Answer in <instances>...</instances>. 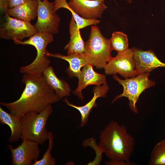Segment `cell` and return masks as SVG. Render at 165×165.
I'll list each match as a JSON object with an SVG mask.
<instances>
[{
	"label": "cell",
	"instance_id": "cell-1",
	"mask_svg": "<svg viewBox=\"0 0 165 165\" xmlns=\"http://www.w3.org/2000/svg\"><path fill=\"white\" fill-rule=\"evenodd\" d=\"M22 81L25 87L18 99L11 102H0L10 113L20 117L28 112L39 113L59 100L42 74H24Z\"/></svg>",
	"mask_w": 165,
	"mask_h": 165
},
{
	"label": "cell",
	"instance_id": "cell-2",
	"mask_svg": "<svg viewBox=\"0 0 165 165\" xmlns=\"http://www.w3.org/2000/svg\"><path fill=\"white\" fill-rule=\"evenodd\" d=\"M99 146L110 160L130 161L135 145L126 126L111 120L101 131Z\"/></svg>",
	"mask_w": 165,
	"mask_h": 165
},
{
	"label": "cell",
	"instance_id": "cell-3",
	"mask_svg": "<svg viewBox=\"0 0 165 165\" xmlns=\"http://www.w3.org/2000/svg\"><path fill=\"white\" fill-rule=\"evenodd\" d=\"M112 50L109 39L103 35L97 26L91 25L84 53L88 63L97 69L104 68L112 57Z\"/></svg>",
	"mask_w": 165,
	"mask_h": 165
},
{
	"label": "cell",
	"instance_id": "cell-4",
	"mask_svg": "<svg viewBox=\"0 0 165 165\" xmlns=\"http://www.w3.org/2000/svg\"><path fill=\"white\" fill-rule=\"evenodd\" d=\"M53 34L47 32H37L28 39L20 41L14 38L15 43L21 45H30L34 46L37 51L35 59L30 64L21 67V73L33 74H42L43 71L50 66V61L46 56V47L53 41Z\"/></svg>",
	"mask_w": 165,
	"mask_h": 165
},
{
	"label": "cell",
	"instance_id": "cell-5",
	"mask_svg": "<svg viewBox=\"0 0 165 165\" xmlns=\"http://www.w3.org/2000/svg\"><path fill=\"white\" fill-rule=\"evenodd\" d=\"M53 111V107L50 105L40 112H30L22 116V140H30L40 145L44 143L48 139L46 123Z\"/></svg>",
	"mask_w": 165,
	"mask_h": 165
},
{
	"label": "cell",
	"instance_id": "cell-6",
	"mask_svg": "<svg viewBox=\"0 0 165 165\" xmlns=\"http://www.w3.org/2000/svg\"><path fill=\"white\" fill-rule=\"evenodd\" d=\"M149 75V72H145L124 80L120 79L116 74L113 75L114 80L123 86V91L122 94L115 97L112 103L120 98L126 97L129 101V106L131 110L134 113H137L136 104L140 95L145 90L156 85L154 81L148 79Z\"/></svg>",
	"mask_w": 165,
	"mask_h": 165
},
{
	"label": "cell",
	"instance_id": "cell-7",
	"mask_svg": "<svg viewBox=\"0 0 165 165\" xmlns=\"http://www.w3.org/2000/svg\"><path fill=\"white\" fill-rule=\"evenodd\" d=\"M37 32L35 25L31 22L12 17L7 13L2 19L0 26L1 38L8 40L15 38L22 41Z\"/></svg>",
	"mask_w": 165,
	"mask_h": 165
},
{
	"label": "cell",
	"instance_id": "cell-8",
	"mask_svg": "<svg viewBox=\"0 0 165 165\" xmlns=\"http://www.w3.org/2000/svg\"><path fill=\"white\" fill-rule=\"evenodd\" d=\"M37 20L35 25L37 32L58 33L61 20L54 10V2L37 0Z\"/></svg>",
	"mask_w": 165,
	"mask_h": 165
},
{
	"label": "cell",
	"instance_id": "cell-9",
	"mask_svg": "<svg viewBox=\"0 0 165 165\" xmlns=\"http://www.w3.org/2000/svg\"><path fill=\"white\" fill-rule=\"evenodd\" d=\"M132 48L129 49L112 57L104 68L106 75L118 73L125 79L137 75Z\"/></svg>",
	"mask_w": 165,
	"mask_h": 165
},
{
	"label": "cell",
	"instance_id": "cell-10",
	"mask_svg": "<svg viewBox=\"0 0 165 165\" xmlns=\"http://www.w3.org/2000/svg\"><path fill=\"white\" fill-rule=\"evenodd\" d=\"M22 143L16 148L10 145L8 147L11 155L12 164L13 165H31L33 162L38 160L40 150L39 144L27 139L23 140Z\"/></svg>",
	"mask_w": 165,
	"mask_h": 165
},
{
	"label": "cell",
	"instance_id": "cell-11",
	"mask_svg": "<svg viewBox=\"0 0 165 165\" xmlns=\"http://www.w3.org/2000/svg\"><path fill=\"white\" fill-rule=\"evenodd\" d=\"M68 4L75 13L85 19H97L107 7L105 0H70Z\"/></svg>",
	"mask_w": 165,
	"mask_h": 165
},
{
	"label": "cell",
	"instance_id": "cell-12",
	"mask_svg": "<svg viewBox=\"0 0 165 165\" xmlns=\"http://www.w3.org/2000/svg\"><path fill=\"white\" fill-rule=\"evenodd\" d=\"M132 49L137 75L150 72L159 67H165V63L159 60L152 50H143L135 47Z\"/></svg>",
	"mask_w": 165,
	"mask_h": 165
},
{
	"label": "cell",
	"instance_id": "cell-13",
	"mask_svg": "<svg viewBox=\"0 0 165 165\" xmlns=\"http://www.w3.org/2000/svg\"><path fill=\"white\" fill-rule=\"evenodd\" d=\"M93 67L89 64L85 65L78 77V86L73 93L82 100L83 99L82 91L83 89L90 85L100 86L106 82L105 76L95 72Z\"/></svg>",
	"mask_w": 165,
	"mask_h": 165
},
{
	"label": "cell",
	"instance_id": "cell-14",
	"mask_svg": "<svg viewBox=\"0 0 165 165\" xmlns=\"http://www.w3.org/2000/svg\"><path fill=\"white\" fill-rule=\"evenodd\" d=\"M109 90L107 82L102 86H97L93 91L94 96L92 99L85 105L82 106H78L70 103L67 98H65L64 101L67 105L77 109L80 112L81 116V123L79 126L82 127L87 123L89 115L93 107L97 106L96 101L99 97H105Z\"/></svg>",
	"mask_w": 165,
	"mask_h": 165
},
{
	"label": "cell",
	"instance_id": "cell-15",
	"mask_svg": "<svg viewBox=\"0 0 165 165\" xmlns=\"http://www.w3.org/2000/svg\"><path fill=\"white\" fill-rule=\"evenodd\" d=\"M46 57H52L61 59L67 61L69 64V67L66 69V72L70 77H78L81 72V68L89 64L86 61L84 53L62 55L60 53L53 54L48 52L46 53Z\"/></svg>",
	"mask_w": 165,
	"mask_h": 165
},
{
	"label": "cell",
	"instance_id": "cell-16",
	"mask_svg": "<svg viewBox=\"0 0 165 165\" xmlns=\"http://www.w3.org/2000/svg\"><path fill=\"white\" fill-rule=\"evenodd\" d=\"M47 83L54 91L59 100L70 95L71 89L67 82L59 79L56 76L53 68L49 66L42 73Z\"/></svg>",
	"mask_w": 165,
	"mask_h": 165
},
{
	"label": "cell",
	"instance_id": "cell-17",
	"mask_svg": "<svg viewBox=\"0 0 165 165\" xmlns=\"http://www.w3.org/2000/svg\"><path fill=\"white\" fill-rule=\"evenodd\" d=\"M38 6L37 0H29L9 9L7 13L12 17L31 22L37 17Z\"/></svg>",
	"mask_w": 165,
	"mask_h": 165
},
{
	"label": "cell",
	"instance_id": "cell-18",
	"mask_svg": "<svg viewBox=\"0 0 165 165\" xmlns=\"http://www.w3.org/2000/svg\"><path fill=\"white\" fill-rule=\"evenodd\" d=\"M70 39L64 47L67 55L84 53L85 43L81 37L80 30L74 18L72 16L69 24Z\"/></svg>",
	"mask_w": 165,
	"mask_h": 165
},
{
	"label": "cell",
	"instance_id": "cell-19",
	"mask_svg": "<svg viewBox=\"0 0 165 165\" xmlns=\"http://www.w3.org/2000/svg\"><path fill=\"white\" fill-rule=\"evenodd\" d=\"M0 123L2 125H6L10 127L11 134L9 141L14 142L21 138L22 126L20 117L8 113L0 107Z\"/></svg>",
	"mask_w": 165,
	"mask_h": 165
},
{
	"label": "cell",
	"instance_id": "cell-20",
	"mask_svg": "<svg viewBox=\"0 0 165 165\" xmlns=\"http://www.w3.org/2000/svg\"><path fill=\"white\" fill-rule=\"evenodd\" d=\"M66 0H55L54 10L56 12L61 8L68 9L72 13V16L75 20L78 28L82 29L87 26L95 25L99 23L100 20L97 19H87L83 18L75 12L69 7Z\"/></svg>",
	"mask_w": 165,
	"mask_h": 165
},
{
	"label": "cell",
	"instance_id": "cell-21",
	"mask_svg": "<svg viewBox=\"0 0 165 165\" xmlns=\"http://www.w3.org/2000/svg\"><path fill=\"white\" fill-rule=\"evenodd\" d=\"M148 164L165 165V139L155 145L150 154Z\"/></svg>",
	"mask_w": 165,
	"mask_h": 165
},
{
	"label": "cell",
	"instance_id": "cell-22",
	"mask_svg": "<svg viewBox=\"0 0 165 165\" xmlns=\"http://www.w3.org/2000/svg\"><path fill=\"white\" fill-rule=\"evenodd\" d=\"M109 40L112 50L118 53L123 52L129 49L127 36L122 32H114Z\"/></svg>",
	"mask_w": 165,
	"mask_h": 165
},
{
	"label": "cell",
	"instance_id": "cell-23",
	"mask_svg": "<svg viewBox=\"0 0 165 165\" xmlns=\"http://www.w3.org/2000/svg\"><path fill=\"white\" fill-rule=\"evenodd\" d=\"M49 145L42 157L39 160L34 161L33 165H55L56 162L55 158L51 154L53 145V135L51 131L48 132V139Z\"/></svg>",
	"mask_w": 165,
	"mask_h": 165
},
{
	"label": "cell",
	"instance_id": "cell-24",
	"mask_svg": "<svg viewBox=\"0 0 165 165\" xmlns=\"http://www.w3.org/2000/svg\"><path fill=\"white\" fill-rule=\"evenodd\" d=\"M9 0H0L1 13L5 15L9 9Z\"/></svg>",
	"mask_w": 165,
	"mask_h": 165
},
{
	"label": "cell",
	"instance_id": "cell-25",
	"mask_svg": "<svg viewBox=\"0 0 165 165\" xmlns=\"http://www.w3.org/2000/svg\"><path fill=\"white\" fill-rule=\"evenodd\" d=\"M135 163L130 161H114L110 160L106 162L105 164L107 165H134L136 164Z\"/></svg>",
	"mask_w": 165,
	"mask_h": 165
},
{
	"label": "cell",
	"instance_id": "cell-26",
	"mask_svg": "<svg viewBox=\"0 0 165 165\" xmlns=\"http://www.w3.org/2000/svg\"><path fill=\"white\" fill-rule=\"evenodd\" d=\"M29 0H9V9L20 5Z\"/></svg>",
	"mask_w": 165,
	"mask_h": 165
},
{
	"label": "cell",
	"instance_id": "cell-27",
	"mask_svg": "<svg viewBox=\"0 0 165 165\" xmlns=\"http://www.w3.org/2000/svg\"><path fill=\"white\" fill-rule=\"evenodd\" d=\"M127 2L129 3H130L132 2L131 1V0H127Z\"/></svg>",
	"mask_w": 165,
	"mask_h": 165
},
{
	"label": "cell",
	"instance_id": "cell-28",
	"mask_svg": "<svg viewBox=\"0 0 165 165\" xmlns=\"http://www.w3.org/2000/svg\"><path fill=\"white\" fill-rule=\"evenodd\" d=\"M165 32V31H164Z\"/></svg>",
	"mask_w": 165,
	"mask_h": 165
},
{
	"label": "cell",
	"instance_id": "cell-29",
	"mask_svg": "<svg viewBox=\"0 0 165 165\" xmlns=\"http://www.w3.org/2000/svg\"></svg>",
	"mask_w": 165,
	"mask_h": 165
}]
</instances>
